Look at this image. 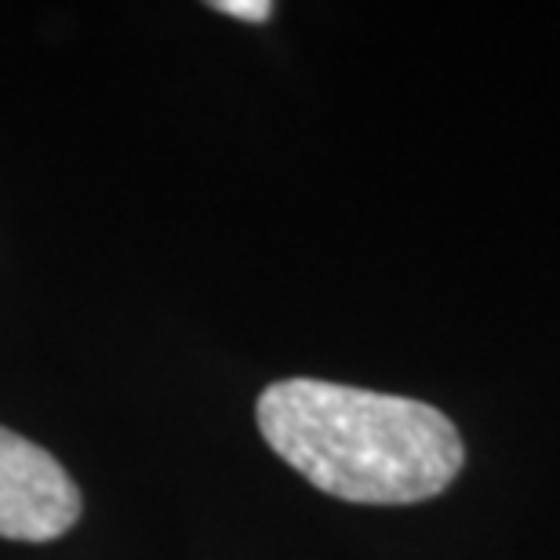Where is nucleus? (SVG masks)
Returning <instances> with one entry per match:
<instances>
[{"instance_id":"f257e3e1","label":"nucleus","mask_w":560,"mask_h":560,"mask_svg":"<svg viewBox=\"0 0 560 560\" xmlns=\"http://www.w3.org/2000/svg\"><path fill=\"white\" fill-rule=\"evenodd\" d=\"M259 433L313 488L361 506L433 499L463 469V436L411 397L320 378H284L255 405Z\"/></svg>"},{"instance_id":"7ed1b4c3","label":"nucleus","mask_w":560,"mask_h":560,"mask_svg":"<svg viewBox=\"0 0 560 560\" xmlns=\"http://www.w3.org/2000/svg\"><path fill=\"white\" fill-rule=\"evenodd\" d=\"M211 8L222 11V15L241 19V22H266V19L273 15L270 0H215Z\"/></svg>"},{"instance_id":"f03ea898","label":"nucleus","mask_w":560,"mask_h":560,"mask_svg":"<svg viewBox=\"0 0 560 560\" xmlns=\"http://www.w3.org/2000/svg\"><path fill=\"white\" fill-rule=\"evenodd\" d=\"M81 517V491L51 452L0 425V539L51 542Z\"/></svg>"}]
</instances>
